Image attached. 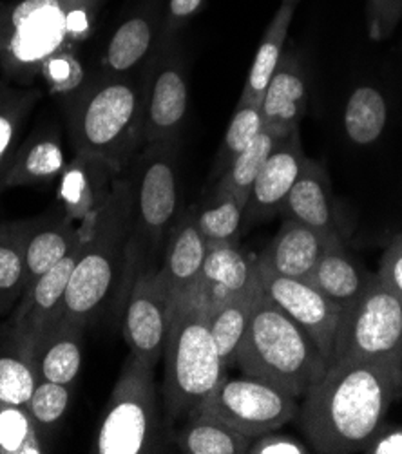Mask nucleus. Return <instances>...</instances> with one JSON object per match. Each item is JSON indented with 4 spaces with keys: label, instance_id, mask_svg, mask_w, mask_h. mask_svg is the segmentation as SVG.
Here are the masks:
<instances>
[{
    "label": "nucleus",
    "instance_id": "nucleus-13",
    "mask_svg": "<svg viewBox=\"0 0 402 454\" xmlns=\"http://www.w3.org/2000/svg\"><path fill=\"white\" fill-rule=\"evenodd\" d=\"M83 231V229H82ZM83 239L50 271H46L24 295L12 311L6 332L10 337L35 356V351L50 332V328L64 315V299L75 264L82 254Z\"/></svg>",
    "mask_w": 402,
    "mask_h": 454
},
{
    "label": "nucleus",
    "instance_id": "nucleus-24",
    "mask_svg": "<svg viewBox=\"0 0 402 454\" xmlns=\"http://www.w3.org/2000/svg\"><path fill=\"white\" fill-rule=\"evenodd\" d=\"M372 278V271L348 250L343 234H334L308 283L343 309L361 295Z\"/></svg>",
    "mask_w": 402,
    "mask_h": 454
},
{
    "label": "nucleus",
    "instance_id": "nucleus-27",
    "mask_svg": "<svg viewBox=\"0 0 402 454\" xmlns=\"http://www.w3.org/2000/svg\"><path fill=\"white\" fill-rule=\"evenodd\" d=\"M85 328L64 315L50 328L35 351L38 380L75 386L82 368Z\"/></svg>",
    "mask_w": 402,
    "mask_h": 454
},
{
    "label": "nucleus",
    "instance_id": "nucleus-7",
    "mask_svg": "<svg viewBox=\"0 0 402 454\" xmlns=\"http://www.w3.org/2000/svg\"><path fill=\"white\" fill-rule=\"evenodd\" d=\"M236 368L297 400L328 370V362L290 317L263 292L241 340Z\"/></svg>",
    "mask_w": 402,
    "mask_h": 454
},
{
    "label": "nucleus",
    "instance_id": "nucleus-45",
    "mask_svg": "<svg viewBox=\"0 0 402 454\" xmlns=\"http://www.w3.org/2000/svg\"><path fill=\"white\" fill-rule=\"evenodd\" d=\"M395 400H402V364H400V375H398V384H397Z\"/></svg>",
    "mask_w": 402,
    "mask_h": 454
},
{
    "label": "nucleus",
    "instance_id": "nucleus-28",
    "mask_svg": "<svg viewBox=\"0 0 402 454\" xmlns=\"http://www.w3.org/2000/svg\"><path fill=\"white\" fill-rule=\"evenodd\" d=\"M263 295L261 278L245 290L227 297L209 309V326L219 356L227 370L236 368V356L252 319V313Z\"/></svg>",
    "mask_w": 402,
    "mask_h": 454
},
{
    "label": "nucleus",
    "instance_id": "nucleus-39",
    "mask_svg": "<svg viewBox=\"0 0 402 454\" xmlns=\"http://www.w3.org/2000/svg\"><path fill=\"white\" fill-rule=\"evenodd\" d=\"M40 78L46 82L48 89H51L53 93L69 97L85 82L87 76L76 51H64L43 64Z\"/></svg>",
    "mask_w": 402,
    "mask_h": 454
},
{
    "label": "nucleus",
    "instance_id": "nucleus-3",
    "mask_svg": "<svg viewBox=\"0 0 402 454\" xmlns=\"http://www.w3.org/2000/svg\"><path fill=\"white\" fill-rule=\"evenodd\" d=\"M146 69L134 76L95 74L66 97L75 154L95 156L123 174L146 147Z\"/></svg>",
    "mask_w": 402,
    "mask_h": 454
},
{
    "label": "nucleus",
    "instance_id": "nucleus-32",
    "mask_svg": "<svg viewBox=\"0 0 402 454\" xmlns=\"http://www.w3.org/2000/svg\"><path fill=\"white\" fill-rule=\"evenodd\" d=\"M29 219L0 221V315L19 304L26 288V245Z\"/></svg>",
    "mask_w": 402,
    "mask_h": 454
},
{
    "label": "nucleus",
    "instance_id": "nucleus-31",
    "mask_svg": "<svg viewBox=\"0 0 402 454\" xmlns=\"http://www.w3.org/2000/svg\"><path fill=\"white\" fill-rule=\"evenodd\" d=\"M42 97L40 87L17 85L0 74V177L12 163L24 125Z\"/></svg>",
    "mask_w": 402,
    "mask_h": 454
},
{
    "label": "nucleus",
    "instance_id": "nucleus-19",
    "mask_svg": "<svg viewBox=\"0 0 402 454\" xmlns=\"http://www.w3.org/2000/svg\"><path fill=\"white\" fill-rule=\"evenodd\" d=\"M330 236L334 234H325L283 217L278 234L259 254L257 264L278 276L308 281L314 274Z\"/></svg>",
    "mask_w": 402,
    "mask_h": 454
},
{
    "label": "nucleus",
    "instance_id": "nucleus-37",
    "mask_svg": "<svg viewBox=\"0 0 402 454\" xmlns=\"http://www.w3.org/2000/svg\"><path fill=\"white\" fill-rule=\"evenodd\" d=\"M50 443L38 431L28 405L0 402V454H42Z\"/></svg>",
    "mask_w": 402,
    "mask_h": 454
},
{
    "label": "nucleus",
    "instance_id": "nucleus-41",
    "mask_svg": "<svg viewBox=\"0 0 402 454\" xmlns=\"http://www.w3.org/2000/svg\"><path fill=\"white\" fill-rule=\"evenodd\" d=\"M205 6L207 0H167L162 43L180 38L187 26L205 10Z\"/></svg>",
    "mask_w": 402,
    "mask_h": 454
},
{
    "label": "nucleus",
    "instance_id": "nucleus-42",
    "mask_svg": "<svg viewBox=\"0 0 402 454\" xmlns=\"http://www.w3.org/2000/svg\"><path fill=\"white\" fill-rule=\"evenodd\" d=\"M377 276L390 292L402 299V234H395L388 241Z\"/></svg>",
    "mask_w": 402,
    "mask_h": 454
},
{
    "label": "nucleus",
    "instance_id": "nucleus-38",
    "mask_svg": "<svg viewBox=\"0 0 402 454\" xmlns=\"http://www.w3.org/2000/svg\"><path fill=\"white\" fill-rule=\"evenodd\" d=\"M71 398H73V386L50 382V380H36L35 391L28 402V410L38 431L46 440L60 426L62 419L66 417Z\"/></svg>",
    "mask_w": 402,
    "mask_h": 454
},
{
    "label": "nucleus",
    "instance_id": "nucleus-6",
    "mask_svg": "<svg viewBox=\"0 0 402 454\" xmlns=\"http://www.w3.org/2000/svg\"><path fill=\"white\" fill-rule=\"evenodd\" d=\"M134 174L130 167L114 179L113 191L99 214L80 224L85 232L82 254L75 264L64 299V317L83 326L116 299L130 232Z\"/></svg>",
    "mask_w": 402,
    "mask_h": 454
},
{
    "label": "nucleus",
    "instance_id": "nucleus-8",
    "mask_svg": "<svg viewBox=\"0 0 402 454\" xmlns=\"http://www.w3.org/2000/svg\"><path fill=\"white\" fill-rule=\"evenodd\" d=\"M156 368L129 351L95 440L100 454H149L167 449L170 426L165 420Z\"/></svg>",
    "mask_w": 402,
    "mask_h": 454
},
{
    "label": "nucleus",
    "instance_id": "nucleus-16",
    "mask_svg": "<svg viewBox=\"0 0 402 454\" xmlns=\"http://www.w3.org/2000/svg\"><path fill=\"white\" fill-rule=\"evenodd\" d=\"M304 158L301 129L280 140L250 189L243 210V231L281 215Z\"/></svg>",
    "mask_w": 402,
    "mask_h": 454
},
{
    "label": "nucleus",
    "instance_id": "nucleus-9",
    "mask_svg": "<svg viewBox=\"0 0 402 454\" xmlns=\"http://www.w3.org/2000/svg\"><path fill=\"white\" fill-rule=\"evenodd\" d=\"M379 358H402V299L374 274L361 295L341 309L330 364Z\"/></svg>",
    "mask_w": 402,
    "mask_h": 454
},
{
    "label": "nucleus",
    "instance_id": "nucleus-25",
    "mask_svg": "<svg viewBox=\"0 0 402 454\" xmlns=\"http://www.w3.org/2000/svg\"><path fill=\"white\" fill-rule=\"evenodd\" d=\"M207 250L209 245L194 221L193 208H182L172 223L160 266L172 295L198 279Z\"/></svg>",
    "mask_w": 402,
    "mask_h": 454
},
{
    "label": "nucleus",
    "instance_id": "nucleus-33",
    "mask_svg": "<svg viewBox=\"0 0 402 454\" xmlns=\"http://www.w3.org/2000/svg\"><path fill=\"white\" fill-rule=\"evenodd\" d=\"M285 136L287 134L280 132L278 129L264 125L263 130L257 134V138L231 163V167L216 181L212 189L219 192H231L243 205H247L250 189L257 174L261 172L264 161L272 154V151Z\"/></svg>",
    "mask_w": 402,
    "mask_h": 454
},
{
    "label": "nucleus",
    "instance_id": "nucleus-43",
    "mask_svg": "<svg viewBox=\"0 0 402 454\" xmlns=\"http://www.w3.org/2000/svg\"><path fill=\"white\" fill-rule=\"evenodd\" d=\"M310 445L304 443L303 440L292 436V434H283V433H264L257 438H254L248 454H308Z\"/></svg>",
    "mask_w": 402,
    "mask_h": 454
},
{
    "label": "nucleus",
    "instance_id": "nucleus-26",
    "mask_svg": "<svg viewBox=\"0 0 402 454\" xmlns=\"http://www.w3.org/2000/svg\"><path fill=\"white\" fill-rule=\"evenodd\" d=\"M259 278V264L243 254L234 243L209 245L198 281L205 292L209 306L245 290Z\"/></svg>",
    "mask_w": 402,
    "mask_h": 454
},
{
    "label": "nucleus",
    "instance_id": "nucleus-20",
    "mask_svg": "<svg viewBox=\"0 0 402 454\" xmlns=\"http://www.w3.org/2000/svg\"><path fill=\"white\" fill-rule=\"evenodd\" d=\"M281 215L325 234H343L332 181L321 161L304 158Z\"/></svg>",
    "mask_w": 402,
    "mask_h": 454
},
{
    "label": "nucleus",
    "instance_id": "nucleus-22",
    "mask_svg": "<svg viewBox=\"0 0 402 454\" xmlns=\"http://www.w3.org/2000/svg\"><path fill=\"white\" fill-rule=\"evenodd\" d=\"M83 236L85 232L82 226L67 217L64 210L29 219L24 292H28L46 271L60 262L83 239Z\"/></svg>",
    "mask_w": 402,
    "mask_h": 454
},
{
    "label": "nucleus",
    "instance_id": "nucleus-34",
    "mask_svg": "<svg viewBox=\"0 0 402 454\" xmlns=\"http://www.w3.org/2000/svg\"><path fill=\"white\" fill-rule=\"evenodd\" d=\"M193 215L207 245L234 243L243 232L245 205L231 192L214 191L198 205H193Z\"/></svg>",
    "mask_w": 402,
    "mask_h": 454
},
{
    "label": "nucleus",
    "instance_id": "nucleus-5",
    "mask_svg": "<svg viewBox=\"0 0 402 454\" xmlns=\"http://www.w3.org/2000/svg\"><path fill=\"white\" fill-rule=\"evenodd\" d=\"M180 147L182 140L147 144L132 161L134 201L125 248L123 278L113 302L122 317L127 294L140 274L160 270L172 223L180 214Z\"/></svg>",
    "mask_w": 402,
    "mask_h": 454
},
{
    "label": "nucleus",
    "instance_id": "nucleus-29",
    "mask_svg": "<svg viewBox=\"0 0 402 454\" xmlns=\"http://www.w3.org/2000/svg\"><path fill=\"white\" fill-rule=\"evenodd\" d=\"M301 0H281L280 8L268 22L259 40L257 51L254 55L248 76L245 80L240 102L261 104L268 82L274 76L278 64L288 42V31Z\"/></svg>",
    "mask_w": 402,
    "mask_h": 454
},
{
    "label": "nucleus",
    "instance_id": "nucleus-4",
    "mask_svg": "<svg viewBox=\"0 0 402 454\" xmlns=\"http://www.w3.org/2000/svg\"><path fill=\"white\" fill-rule=\"evenodd\" d=\"M209 309L198 279L170 299L162 384L169 426L194 413L229 372L210 333Z\"/></svg>",
    "mask_w": 402,
    "mask_h": 454
},
{
    "label": "nucleus",
    "instance_id": "nucleus-1",
    "mask_svg": "<svg viewBox=\"0 0 402 454\" xmlns=\"http://www.w3.org/2000/svg\"><path fill=\"white\" fill-rule=\"evenodd\" d=\"M402 358L343 360L310 387L299 405V427L323 454L361 452L395 402Z\"/></svg>",
    "mask_w": 402,
    "mask_h": 454
},
{
    "label": "nucleus",
    "instance_id": "nucleus-12",
    "mask_svg": "<svg viewBox=\"0 0 402 454\" xmlns=\"http://www.w3.org/2000/svg\"><path fill=\"white\" fill-rule=\"evenodd\" d=\"M170 288L160 270H149L134 279L122 311V332L129 351L153 368L163 358Z\"/></svg>",
    "mask_w": 402,
    "mask_h": 454
},
{
    "label": "nucleus",
    "instance_id": "nucleus-10",
    "mask_svg": "<svg viewBox=\"0 0 402 454\" xmlns=\"http://www.w3.org/2000/svg\"><path fill=\"white\" fill-rule=\"evenodd\" d=\"M196 411L257 438L297 420L299 402L278 386L243 373L225 375Z\"/></svg>",
    "mask_w": 402,
    "mask_h": 454
},
{
    "label": "nucleus",
    "instance_id": "nucleus-15",
    "mask_svg": "<svg viewBox=\"0 0 402 454\" xmlns=\"http://www.w3.org/2000/svg\"><path fill=\"white\" fill-rule=\"evenodd\" d=\"M259 278L264 295L278 304L316 342L330 364L341 308L327 299L308 281L283 278L264 268H259Z\"/></svg>",
    "mask_w": 402,
    "mask_h": 454
},
{
    "label": "nucleus",
    "instance_id": "nucleus-44",
    "mask_svg": "<svg viewBox=\"0 0 402 454\" xmlns=\"http://www.w3.org/2000/svg\"><path fill=\"white\" fill-rule=\"evenodd\" d=\"M365 454H402V424H382L363 447Z\"/></svg>",
    "mask_w": 402,
    "mask_h": 454
},
{
    "label": "nucleus",
    "instance_id": "nucleus-17",
    "mask_svg": "<svg viewBox=\"0 0 402 454\" xmlns=\"http://www.w3.org/2000/svg\"><path fill=\"white\" fill-rule=\"evenodd\" d=\"M310 104V71L304 51L288 38L274 76L261 100L264 125L283 134L301 129Z\"/></svg>",
    "mask_w": 402,
    "mask_h": 454
},
{
    "label": "nucleus",
    "instance_id": "nucleus-18",
    "mask_svg": "<svg viewBox=\"0 0 402 454\" xmlns=\"http://www.w3.org/2000/svg\"><path fill=\"white\" fill-rule=\"evenodd\" d=\"M118 176L100 158L75 154L59 177V201L66 215L78 224L91 221L107 201Z\"/></svg>",
    "mask_w": 402,
    "mask_h": 454
},
{
    "label": "nucleus",
    "instance_id": "nucleus-36",
    "mask_svg": "<svg viewBox=\"0 0 402 454\" xmlns=\"http://www.w3.org/2000/svg\"><path fill=\"white\" fill-rule=\"evenodd\" d=\"M264 120L261 113V104L252 102H238L234 114L227 125L225 136H223L221 145L216 153L214 165L210 170V184L225 174L231 163L257 138V134L263 130Z\"/></svg>",
    "mask_w": 402,
    "mask_h": 454
},
{
    "label": "nucleus",
    "instance_id": "nucleus-11",
    "mask_svg": "<svg viewBox=\"0 0 402 454\" xmlns=\"http://www.w3.org/2000/svg\"><path fill=\"white\" fill-rule=\"evenodd\" d=\"M191 102L187 59L182 36L162 43L146 67L144 140H182Z\"/></svg>",
    "mask_w": 402,
    "mask_h": 454
},
{
    "label": "nucleus",
    "instance_id": "nucleus-21",
    "mask_svg": "<svg viewBox=\"0 0 402 454\" xmlns=\"http://www.w3.org/2000/svg\"><path fill=\"white\" fill-rule=\"evenodd\" d=\"M67 161L60 132L36 129L20 142L4 176L0 177V194L10 189L46 185L60 177Z\"/></svg>",
    "mask_w": 402,
    "mask_h": 454
},
{
    "label": "nucleus",
    "instance_id": "nucleus-14",
    "mask_svg": "<svg viewBox=\"0 0 402 454\" xmlns=\"http://www.w3.org/2000/svg\"><path fill=\"white\" fill-rule=\"evenodd\" d=\"M165 4L167 0H134L106 43L100 73L134 76L147 67L162 43Z\"/></svg>",
    "mask_w": 402,
    "mask_h": 454
},
{
    "label": "nucleus",
    "instance_id": "nucleus-40",
    "mask_svg": "<svg viewBox=\"0 0 402 454\" xmlns=\"http://www.w3.org/2000/svg\"><path fill=\"white\" fill-rule=\"evenodd\" d=\"M367 31L372 42H384L402 22V0H367Z\"/></svg>",
    "mask_w": 402,
    "mask_h": 454
},
{
    "label": "nucleus",
    "instance_id": "nucleus-2",
    "mask_svg": "<svg viewBox=\"0 0 402 454\" xmlns=\"http://www.w3.org/2000/svg\"><path fill=\"white\" fill-rule=\"evenodd\" d=\"M107 0L0 3V74L33 85L51 57L76 51L97 31Z\"/></svg>",
    "mask_w": 402,
    "mask_h": 454
},
{
    "label": "nucleus",
    "instance_id": "nucleus-35",
    "mask_svg": "<svg viewBox=\"0 0 402 454\" xmlns=\"http://www.w3.org/2000/svg\"><path fill=\"white\" fill-rule=\"evenodd\" d=\"M36 380L35 356L6 333L0 344V402L28 405Z\"/></svg>",
    "mask_w": 402,
    "mask_h": 454
},
{
    "label": "nucleus",
    "instance_id": "nucleus-23",
    "mask_svg": "<svg viewBox=\"0 0 402 454\" xmlns=\"http://www.w3.org/2000/svg\"><path fill=\"white\" fill-rule=\"evenodd\" d=\"M391 121L390 95L375 82L357 83L341 113L343 134L350 145L370 149L382 142Z\"/></svg>",
    "mask_w": 402,
    "mask_h": 454
},
{
    "label": "nucleus",
    "instance_id": "nucleus-30",
    "mask_svg": "<svg viewBox=\"0 0 402 454\" xmlns=\"http://www.w3.org/2000/svg\"><path fill=\"white\" fill-rule=\"evenodd\" d=\"M170 442L184 454H248L252 436L200 411L191 413Z\"/></svg>",
    "mask_w": 402,
    "mask_h": 454
}]
</instances>
